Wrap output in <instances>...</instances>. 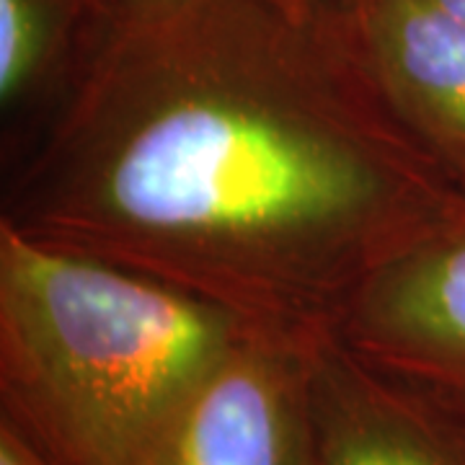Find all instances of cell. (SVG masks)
I'll list each match as a JSON object with an SVG mask.
<instances>
[{
	"label": "cell",
	"mask_w": 465,
	"mask_h": 465,
	"mask_svg": "<svg viewBox=\"0 0 465 465\" xmlns=\"http://www.w3.org/2000/svg\"><path fill=\"white\" fill-rule=\"evenodd\" d=\"M463 215L344 3L116 0L0 223L316 349L382 269Z\"/></svg>",
	"instance_id": "1"
},
{
	"label": "cell",
	"mask_w": 465,
	"mask_h": 465,
	"mask_svg": "<svg viewBox=\"0 0 465 465\" xmlns=\"http://www.w3.org/2000/svg\"><path fill=\"white\" fill-rule=\"evenodd\" d=\"M249 333L225 311L0 223V419L52 465H150Z\"/></svg>",
	"instance_id": "2"
},
{
	"label": "cell",
	"mask_w": 465,
	"mask_h": 465,
	"mask_svg": "<svg viewBox=\"0 0 465 465\" xmlns=\"http://www.w3.org/2000/svg\"><path fill=\"white\" fill-rule=\"evenodd\" d=\"M336 341L382 385L465 432V215L382 269Z\"/></svg>",
	"instance_id": "3"
},
{
	"label": "cell",
	"mask_w": 465,
	"mask_h": 465,
	"mask_svg": "<svg viewBox=\"0 0 465 465\" xmlns=\"http://www.w3.org/2000/svg\"><path fill=\"white\" fill-rule=\"evenodd\" d=\"M321 347L243 336L150 465H308L311 367Z\"/></svg>",
	"instance_id": "4"
},
{
	"label": "cell",
	"mask_w": 465,
	"mask_h": 465,
	"mask_svg": "<svg viewBox=\"0 0 465 465\" xmlns=\"http://www.w3.org/2000/svg\"><path fill=\"white\" fill-rule=\"evenodd\" d=\"M349 14L393 112L465 189V26L427 0H365Z\"/></svg>",
	"instance_id": "5"
},
{
	"label": "cell",
	"mask_w": 465,
	"mask_h": 465,
	"mask_svg": "<svg viewBox=\"0 0 465 465\" xmlns=\"http://www.w3.org/2000/svg\"><path fill=\"white\" fill-rule=\"evenodd\" d=\"M308 465H465V432L357 365L336 336L311 367Z\"/></svg>",
	"instance_id": "6"
},
{
	"label": "cell",
	"mask_w": 465,
	"mask_h": 465,
	"mask_svg": "<svg viewBox=\"0 0 465 465\" xmlns=\"http://www.w3.org/2000/svg\"><path fill=\"white\" fill-rule=\"evenodd\" d=\"M116 0H0V101L14 106L75 65Z\"/></svg>",
	"instance_id": "7"
},
{
	"label": "cell",
	"mask_w": 465,
	"mask_h": 465,
	"mask_svg": "<svg viewBox=\"0 0 465 465\" xmlns=\"http://www.w3.org/2000/svg\"><path fill=\"white\" fill-rule=\"evenodd\" d=\"M0 465H52L21 434L0 419Z\"/></svg>",
	"instance_id": "8"
},
{
	"label": "cell",
	"mask_w": 465,
	"mask_h": 465,
	"mask_svg": "<svg viewBox=\"0 0 465 465\" xmlns=\"http://www.w3.org/2000/svg\"><path fill=\"white\" fill-rule=\"evenodd\" d=\"M427 3H432L437 11H442L445 16L465 26V0H427Z\"/></svg>",
	"instance_id": "9"
},
{
	"label": "cell",
	"mask_w": 465,
	"mask_h": 465,
	"mask_svg": "<svg viewBox=\"0 0 465 465\" xmlns=\"http://www.w3.org/2000/svg\"><path fill=\"white\" fill-rule=\"evenodd\" d=\"M274 3H280L292 14H311L321 0H274Z\"/></svg>",
	"instance_id": "10"
},
{
	"label": "cell",
	"mask_w": 465,
	"mask_h": 465,
	"mask_svg": "<svg viewBox=\"0 0 465 465\" xmlns=\"http://www.w3.org/2000/svg\"><path fill=\"white\" fill-rule=\"evenodd\" d=\"M339 3H344L347 8H354V5H360V3H365V0H339Z\"/></svg>",
	"instance_id": "11"
}]
</instances>
